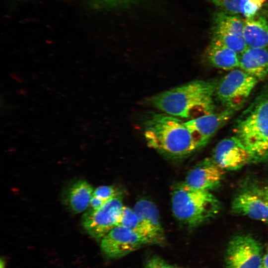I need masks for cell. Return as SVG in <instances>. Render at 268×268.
<instances>
[{"label":"cell","instance_id":"ac0fdd59","mask_svg":"<svg viewBox=\"0 0 268 268\" xmlns=\"http://www.w3.org/2000/svg\"><path fill=\"white\" fill-rule=\"evenodd\" d=\"M94 190L84 180L74 183L68 189L66 201L69 208L75 213H80L89 206Z\"/></svg>","mask_w":268,"mask_h":268},{"label":"cell","instance_id":"9c48e42d","mask_svg":"<svg viewBox=\"0 0 268 268\" xmlns=\"http://www.w3.org/2000/svg\"><path fill=\"white\" fill-rule=\"evenodd\" d=\"M100 247L108 258L122 257L152 242L132 230L120 225L112 229L101 240Z\"/></svg>","mask_w":268,"mask_h":268},{"label":"cell","instance_id":"5b68a950","mask_svg":"<svg viewBox=\"0 0 268 268\" xmlns=\"http://www.w3.org/2000/svg\"><path fill=\"white\" fill-rule=\"evenodd\" d=\"M258 81L241 69L232 70L217 84L215 97L224 109L237 111L246 102Z\"/></svg>","mask_w":268,"mask_h":268},{"label":"cell","instance_id":"277c9868","mask_svg":"<svg viewBox=\"0 0 268 268\" xmlns=\"http://www.w3.org/2000/svg\"><path fill=\"white\" fill-rule=\"evenodd\" d=\"M171 203L175 217L191 228L214 217L220 208L218 200L209 191L192 188L185 182L174 187Z\"/></svg>","mask_w":268,"mask_h":268},{"label":"cell","instance_id":"8fae6325","mask_svg":"<svg viewBox=\"0 0 268 268\" xmlns=\"http://www.w3.org/2000/svg\"><path fill=\"white\" fill-rule=\"evenodd\" d=\"M236 111L224 109L218 112L204 115L185 122L199 148L204 146L211 137L231 118Z\"/></svg>","mask_w":268,"mask_h":268},{"label":"cell","instance_id":"cb8c5ba5","mask_svg":"<svg viewBox=\"0 0 268 268\" xmlns=\"http://www.w3.org/2000/svg\"><path fill=\"white\" fill-rule=\"evenodd\" d=\"M166 261L157 256H153L146 262L144 268H172Z\"/></svg>","mask_w":268,"mask_h":268},{"label":"cell","instance_id":"9a60e30c","mask_svg":"<svg viewBox=\"0 0 268 268\" xmlns=\"http://www.w3.org/2000/svg\"><path fill=\"white\" fill-rule=\"evenodd\" d=\"M239 54L220 42L211 39L205 52L206 61L211 66L232 70L239 66Z\"/></svg>","mask_w":268,"mask_h":268},{"label":"cell","instance_id":"83f0119b","mask_svg":"<svg viewBox=\"0 0 268 268\" xmlns=\"http://www.w3.org/2000/svg\"><path fill=\"white\" fill-rule=\"evenodd\" d=\"M4 263L1 260L0 262V268H4Z\"/></svg>","mask_w":268,"mask_h":268},{"label":"cell","instance_id":"603a6c76","mask_svg":"<svg viewBox=\"0 0 268 268\" xmlns=\"http://www.w3.org/2000/svg\"><path fill=\"white\" fill-rule=\"evenodd\" d=\"M119 194L115 188L112 186H101L95 189L93 195L107 201Z\"/></svg>","mask_w":268,"mask_h":268},{"label":"cell","instance_id":"484cf974","mask_svg":"<svg viewBox=\"0 0 268 268\" xmlns=\"http://www.w3.org/2000/svg\"><path fill=\"white\" fill-rule=\"evenodd\" d=\"M268 203V185L262 188H256L251 190Z\"/></svg>","mask_w":268,"mask_h":268},{"label":"cell","instance_id":"7a4b0ae2","mask_svg":"<svg viewBox=\"0 0 268 268\" xmlns=\"http://www.w3.org/2000/svg\"><path fill=\"white\" fill-rule=\"evenodd\" d=\"M143 130L147 146L166 156L183 157L200 148L185 122L166 113L147 115Z\"/></svg>","mask_w":268,"mask_h":268},{"label":"cell","instance_id":"5bb4252c","mask_svg":"<svg viewBox=\"0 0 268 268\" xmlns=\"http://www.w3.org/2000/svg\"><path fill=\"white\" fill-rule=\"evenodd\" d=\"M239 67L259 80L268 78V47L249 48L239 55Z\"/></svg>","mask_w":268,"mask_h":268},{"label":"cell","instance_id":"4316f807","mask_svg":"<svg viewBox=\"0 0 268 268\" xmlns=\"http://www.w3.org/2000/svg\"><path fill=\"white\" fill-rule=\"evenodd\" d=\"M262 268H268V246L267 247L266 252L264 254Z\"/></svg>","mask_w":268,"mask_h":268},{"label":"cell","instance_id":"44dd1931","mask_svg":"<svg viewBox=\"0 0 268 268\" xmlns=\"http://www.w3.org/2000/svg\"><path fill=\"white\" fill-rule=\"evenodd\" d=\"M267 0H240V8L241 13L249 18L258 13L263 4Z\"/></svg>","mask_w":268,"mask_h":268},{"label":"cell","instance_id":"6da1fadb","mask_svg":"<svg viewBox=\"0 0 268 268\" xmlns=\"http://www.w3.org/2000/svg\"><path fill=\"white\" fill-rule=\"evenodd\" d=\"M214 80H195L156 94L148 103L161 112L191 120L214 112Z\"/></svg>","mask_w":268,"mask_h":268},{"label":"cell","instance_id":"f1b7e54d","mask_svg":"<svg viewBox=\"0 0 268 268\" xmlns=\"http://www.w3.org/2000/svg\"><path fill=\"white\" fill-rule=\"evenodd\" d=\"M172 268H181V267H175V268H174V267H173Z\"/></svg>","mask_w":268,"mask_h":268},{"label":"cell","instance_id":"f546056e","mask_svg":"<svg viewBox=\"0 0 268 268\" xmlns=\"http://www.w3.org/2000/svg\"><path fill=\"white\" fill-rule=\"evenodd\" d=\"M267 20H268V16L267 17Z\"/></svg>","mask_w":268,"mask_h":268},{"label":"cell","instance_id":"ba28073f","mask_svg":"<svg viewBox=\"0 0 268 268\" xmlns=\"http://www.w3.org/2000/svg\"><path fill=\"white\" fill-rule=\"evenodd\" d=\"M244 20L237 14L219 10L213 16L211 39L241 54L247 48L244 34Z\"/></svg>","mask_w":268,"mask_h":268},{"label":"cell","instance_id":"52a82bcc","mask_svg":"<svg viewBox=\"0 0 268 268\" xmlns=\"http://www.w3.org/2000/svg\"><path fill=\"white\" fill-rule=\"evenodd\" d=\"M124 206L119 194L107 201L100 208L89 209L82 216L84 228L92 237L101 240L118 225Z\"/></svg>","mask_w":268,"mask_h":268},{"label":"cell","instance_id":"d4e9b609","mask_svg":"<svg viewBox=\"0 0 268 268\" xmlns=\"http://www.w3.org/2000/svg\"><path fill=\"white\" fill-rule=\"evenodd\" d=\"M106 201L93 195L90 203V209L96 210L102 207Z\"/></svg>","mask_w":268,"mask_h":268},{"label":"cell","instance_id":"2e32d148","mask_svg":"<svg viewBox=\"0 0 268 268\" xmlns=\"http://www.w3.org/2000/svg\"><path fill=\"white\" fill-rule=\"evenodd\" d=\"M243 34L247 47H268V23L267 18L261 13L245 18Z\"/></svg>","mask_w":268,"mask_h":268},{"label":"cell","instance_id":"ffe728a7","mask_svg":"<svg viewBox=\"0 0 268 268\" xmlns=\"http://www.w3.org/2000/svg\"><path fill=\"white\" fill-rule=\"evenodd\" d=\"M141 0H88V5L95 10H111L126 7Z\"/></svg>","mask_w":268,"mask_h":268},{"label":"cell","instance_id":"8992f818","mask_svg":"<svg viewBox=\"0 0 268 268\" xmlns=\"http://www.w3.org/2000/svg\"><path fill=\"white\" fill-rule=\"evenodd\" d=\"M262 244L247 234L234 236L229 241L224 257L226 268H262Z\"/></svg>","mask_w":268,"mask_h":268},{"label":"cell","instance_id":"7402d4cb","mask_svg":"<svg viewBox=\"0 0 268 268\" xmlns=\"http://www.w3.org/2000/svg\"><path fill=\"white\" fill-rule=\"evenodd\" d=\"M218 7L220 10L238 15L241 13L240 8V0H209Z\"/></svg>","mask_w":268,"mask_h":268},{"label":"cell","instance_id":"d6986e66","mask_svg":"<svg viewBox=\"0 0 268 268\" xmlns=\"http://www.w3.org/2000/svg\"><path fill=\"white\" fill-rule=\"evenodd\" d=\"M132 230L150 240L153 244L162 242L146 227L136 215L133 208L124 206L119 219L118 225Z\"/></svg>","mask_w":268,"mask_h":268},{"label":"cell","instance_id":"4fadbf2b","mask_svg":"<svg viewBox=\"0 0 268 268\" xmlns=\"http://www.w3.org/2000/svg\"><path fill=\"white\" fill-rule=\"evenodd\" d=\"M232 211L268 224V203L252 191L244 192L233 200Z\"/></svg>","mask_w":268,"mask_h":268},{"label":"cell","instance_id":"30bf717a","mask_svg":"<svg viewBox=\"0 0 268 268\" xmlns=\"http://www.w3.org/2000/svg\"><path fill=\"white\" fill-rule=\"evenodd\" d=\"M211 160L224 170H237L253 161L247 148L235 135L224 138L217 143Z\"/></svg>","mask_w":268,"mask_h":268},{"label":"cell","instance_id":"7c38bea8","mask_svg":"<svg viewBox=\"0 0 268 268\" xmlns=\"http://www.w3.org/2000/svg\"><path fill=\"white\" fill-rule=\"evenodd\" d=\"M223 175L224 170L211 159L206 160L189 172L185 182L192 188L209 191L218 186Z\"/></svg>","mask_w":268,"mask_h":268},{"label":"cell","instance_id":"e0dca14e","mask_svg":"<svg viewBox=\"0 0 268 268\" xmlns=\"http://www.w3.org/2000/svg\"><path fill=\"white\" fill-rule=\"evenodd\" d=\"M133 209L144 225L163 243L164 234L154 203L149 200L141 199L135 202Z\"/></svg>","mask_w":268,"mask_h":268},{"label":"cell","instance_id":"3957f363","mask_svg":"<svg viewBox=\"0 0 268 268\" xmlns=\"http://www.w3.org/2000/svg\"><path fill=\"white\" fill-rule=\"evenodd\" d=\"M233 127L253 161L268 158V86L237 117Z\"/></svg>","mask_w":268,"mask_h":268}]
</instances>
